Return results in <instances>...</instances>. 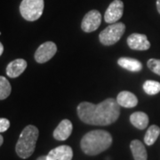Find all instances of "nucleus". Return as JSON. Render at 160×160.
<instances>
[{"instance_id": "f257e3e1", "label": "nucleus", "mask_w": 160, "mask_h": 160, "mask_svg": "<svg viewBox=\"0 0 160 160\" xmlns=\"http://www.w3.org/2000/svg\"><path fill=\"white\" fill-rule=\"evenodd\" d=\"M80 120L92 126H109L115 123L120 115V106L117 100L109 98L99 104L83 102L78 106Z\"/></svg>"}, {"instance_id": "f03ea898", "label": "nucleus", "mask_w": 160, "mask_h": 160, "mask_svg": "<svg viewBox=\"0 0 160 160\" xmlns=\"http://www.w3.org/2000/svg\"><path fill=\"white\" fill-rule=\"evenodd\" d=\"M112 144V136L104 130H93L85 134L81 140V149L89 156H96L107 150Z\"/></svg>"}, {"instance_id": "7ed1b4c3", "label": "nucleus", "mask_w": 160, "mask_h": 160, "mask_svg": "<svg viewBox=\"0 0 160 160\" xmlns=\"http://www.w3.org/2000/svg\"><path fill=\"white\" fill-rule=\"evenodd\" d=\"M38 134V129L32 125L23 129L15 147L16 153L21 158L26 159L34 153Z\"/></svg>"}, {"instance_id": "20e7f679", "label": "nucleus", "mask_w": 160, "mask_h": 160, "mask_svg": "<svg viewBox=\"0 0 160 160\" xmlns=\"http://www.w3.org/2000/svg\"><path fill=\"white\" fill-rule=\"evenodd\" d=\"M44 0H22L20 5V12L26 21L34 22L43 14Z\"/></svg>"}, {"instance_id": "39448f33", "label": "nucleus", "mask_w": 160, "mask_h": 160, "mask_svg": "<svg viewBox=\"0 0 160 160\" xmlns=\"http://www.w3.org/2000/svg\"><path fill=\"white\" fill-rule=\"evenodd\" d=\"M126 25L122 22H116L108 26L99 35L100 42L103 46H112L118 42L125 33Z\"/></svg>"}, {"instance_id": "423d86ee", "label": "nucleus", "mask_w": 160, "mask_h": 160, "mask_svg": "<svg viewBox=\"0 0 160 160\" xmlns=\"http://www.w3.org/2000/svg\"><path fill=\"white\" fill-rule=\"evenodd\" d=\"M56 52H57L56 45L53 42L48 41L42 44L37 49V51L35 52V60L38 63L47 62L55 55Z\"/></svg>"}, {"instance_id": "0eeeda50", "label": "nucleus", "mask_w": 160, "mask_h": 160, "mask_svg": "<svg viewBox=\"0 0 160 160\" xmlns=\"http://www.w3.org/2000/svg\"><path fill=\"white\" fill-rule=\"evenodd\" d=\"M102 23V15L101 12L97 10H91L88 12L83 18L81 23V29L86 33H90L100 27Z\"/></svg>"}, {"instance_id": "6e6552de", "label": "nucleus", "mask_w": 160, "mask_h": 160, "mask_svg": "<svg viewBox=\"0 0 160 160\" xmlns=\"http://www.w3.org/2000/svg\"><path fill=\"white\" fill-rule=\"evenodd\" d=\"M124 13V3L121 0H114L105 12L104 20L107 23H116Z\"/></svg>"}, {"instance_id": "1a4fd4ad", "label": "nucleus", "mask_w": 160, "mask_h": 160, "mask_svg": "<svg viewBox=\"0 0 160 160\" xmlns=\"http://www.w3.org/2000/svg\"><path fill=\"white\" fill-rule=\"evenodd\" d=\"M127 45L131 49L137 51H146L150 47V43L147 36L139 33L130 35L127 38Z\"/></svg>"}, {"instance_id": "9d476101", "label": "nucleus", "mask_w": 160, "mask_h": 160, "mask_svg": "<svg viewBox=\"0 0 160 160\" xmlns=\"http://www.w3.org/2000/svg\"><path fill=\"white\" fill-rule=\"evenodd\" d=\"M73 150L68 145H62L54 148L46 155L47 160H72Z\"/></svg>"}, {"instance_id": "9b49d317", "label": "nucleus", "mask_w": 160, "mask_h": 160, "mask_svg": "<svg viewBox=\"0 0 160 160\" xmlns=\"http://www.w3.org/2000/svg\"><path fill=\"white\" fill-rule=\"evenodd\" d=\"M72 130V123L69 119H63L53 131V138L57 141H65L70 136Z\"/></svg>"}, {"instance_id": "f8f14e48", "label": "nucleus", "mask_w": 160, "mask_h": 160, "mask_svg": "<svg viewBox=\"0 0 160 160\" xmlns=\"http://www.w3.org/2000/svg\"><path fill=\"white\" fill-rule=\"evenodd\" d=\"M27 62L23 59L12 61L6 67V74L11 78H15L22 74L27 68Z\"/></svg>"}, {"instance_id": "ddd939ff", "label": "nucleus", "mask_w": 160, "mask_h": 160, "mask_svg": "<svg viewBox=\"0 0 160 160\" xmlns=\"http://www.w3.org/2000/svg\"><path fill=\"white\" fill-rule=\"evenodd\" d=\"M117 102L118 103L120 107L134 108L137 106L138 99L131 92L122 91L117 96Z\"/></svg>"}, {"instance_id": "4468645a", "label": "nucleus", "mask_w": 160, "mask_h": 160, "mask_svg": "<svg viewBox=\"0 0 160 160\" xmlns=\"http://www.w3.org/2000/svg\"><path fill=\"white\" fill-rule=\"evenodd\" d=\"M130 148H131L132 154L134 160H147L148 158L147 150L141 141H139V140L132 141Z\"/></svg>"}, {"instance_id": "2eb2a0df", "label": "nucleus", "mask_w": 160, "mask_h": 160, "mask_svg": "<svg viewBox=\"0 0 160 160\" xmlns=\"http://www.w3.org/2000/svg\"><path fill=\"white\" fill-rule=\"evenodd\" d=\"M118 64L123 69H126L132 72H138L142 69V64L136 59L128 57H122L118 59Z\"/></svg>"}, {"instance_id": "dca6fc26", "label": "nucleus", "mask_w": 160, "mask_h": 160, "mask_svg": "<svg viewBox=\"0 0 160 160\" xmlns=\"http://www.w3.org/2000/svg\"><path fill=\"white\" fill-rule=\"evenodd\" d=\"M130 122L137 129L143 130L149 125V117L146 113L142 111L134 112L130 116Z\"/></svg>"}, {"instance_id": "f3484780", "label": "nucleus", "mask_w": 160, "mask_h": 160, "mask_svg": "<svg viewBox=\"0 0 160 160\" xmlns=\"http://www.w3.org/2000/svg\"><path fill=\"white\" fill-rule=\"evenodd\" d=\"M160 134V128L158 126H150L148 129V131L146 132V134L144 136V142L148 145L151 146L153 145L157 139L158 138Z\"/></svg>"}, {"instance_id": "a211bd4d", "label": "nucleus", "mask_w": 160, "mask_h": 160, "mask_svg": "<svg viewBox=\"0 0 160 160\" xmlns=\"http://www.w3.org/2000/svg\"><path fill=\"white\" fill-rule=\"evenodd\" d=\"M143 90L149 95H156L160 92V83L154 80H147L143 84Z\"/></svg>"}, {"instance_id": "6ab92c4d", "label": "nucleus", "mask_w": 160, "mask_h": 160, "mask_svg": "<svg viewBox=\"0 0 160 160\" xmlns=\"http://www.w3.org/2000/svg\"><path fill=\"white\" fill-rule=\"evenodd\" d=\"M12 86L5 77L0 76V100H5L11 94Z\"/></svg>"}, {"instance_id": "aec40b11", "label": "nucleus", "mask_w": 160, "mask_h": 160, "mask_svg": "<svg viewBox=\"0 0 160 160\" xmlns=\"http://www.w3.org/2000/svg\"><path fill=\"white\" fill-rule=\"evenodd\" d=\"M148 68L155 74L160 76V60L158 59H149L148 61Z\"/></svg>"}, {"instance_id": "412c9836", "label": "nucleus", "mask_w": 160, "mask_h": 160, "mask_svg": "<svg viewBox=\"0 0 160 160\" xmlns=\"http://www.w3.org/2000/svg\"><path fill=\"white\" fill-rule=\"evenodd\" d=\"M9 127H10V121L7 118H0V133L7 131Z\"/></svg>"}, {"instance_id": "4be33fe9", "label": "nucleus", "mask_w": 160, "mask_h": 160, "mask_svg": "<svg viewBox=\"0 0 160 160\" xmlns=\"http://www.w3.org/2000/svg\"><path fill=\"white\" fill-rule=\"evenodd\" d=\"M3 52H4V46H3V44L0 42V56L2 55Z\"/></svg>"}, {"instance_id": "5701e85b", "label": "nucleus", "mask_w": 160, "mask_h": 160, "mask_svg": "<svg viewBox=\"0 0 160 160\" xmlns=\"http://www.w3.org/2000/svg\"><path fill=\"white\" fill-rule=\"evenodd\" d=\"M157 8H158V11L160 13V0H157Z\"/></svg>"}, {"instance_id": "b1692460", "label": "nucleus", "mask_w": 160, "mask_h": 160, "mask_svg": "<svg viewBox=\"0 0 160 160\" xmlns=\"http://www.w3.org/2000/svg\"><path fill=\"white\" fill-rule=\"evenodd\" d=\"M37 160H47V158H46V156H42V157H39Z\"/></svg>"}, {"instance_id": "393cba45", "label": "nucleus", "mask_w": 160, "mask_h": 160, "mask_svg": "<svg viewBox=\"0 0 160 160\" xmlns=\"http://www.w3.org/2000/svg\"><path fill=\"white\" fill-rule=\"evenodd\" d=\"M3 142H4V138H3V136L0 134V146L3 144Z\"/></svg>"}]
</instances>
